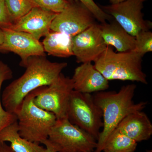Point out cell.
<instances>
[{"label": "cell", "instance_id": "obj_1", "mask_svg": "<svg viewBox=\"0 0 152 152\" xmlns=\"http://www.w3.org/2000/svg\"><path fill=\"white\" fill-rule=\"evenodd\" d=\"M67 66L66 62H52L43 56L30 57L24 74L6 87L1 95L3 107L16 115L28 94L50 84Z\"/></svg>", "mask_w": 152, "mask_h": 152}, {"label": "cell", "instance_id": "obj_2", "mask_svg": "<svg viewBox=\"0 0 152 152\" xmlns=\"http://www.w3.org/2000/svg\"><path fill=\"white\" fill-rule=\"evenodd\" d=\"M137 86L134 84L123 86L118 92H97L94 96L96 104L102 112V131L99 136L94 152H102L109 135L122 120L129 114L141 111L146 107L147 102L135 103L133 100Z\"/></svg>", "mask_w": 152, "mask_h": 152}, {"label": "cell", "instance_id": "obj_3", "mask_svg": "<svg viewBox=\"0 0 152 152\" xmlns=\"http://www.w3.org/2000/svg\"><path fill=\"white\" fill-rule=\"evenodd\" d=\"M143 57L134 51L116 53L111 47L107 46L94 66L108 81H131L147 85V75L142 68Z\"/></svg>", "mask_w": 152, "mask_h": 152}, {"label": "cell", "instance_id": "obj_4", "mask_svg": "<svg viewBox=\"0 0 152 152\" xmlns=\"http://www.w3.org/2000/svg\"><path fill=\"white\" fill-rule=\"evenodd\" d=\"M35 96L34 91L25 98L16 115L20 135L39 144L48 139L57 118L53 113L36 105L34 102Z\"/></svg>", "mask_w": 152, "mask_h": 152}, {"label": "cell", "instance_id": "obj_5", "mask_svg": "<svg viewBox=\"0 0 152 152\" xmlns=\"http://www.w3.org/2000/svg\"><path fill=\"white\" fill-rule=\"evenodd\" d=\"M102 112L95 103L94 96L74 90L67 110V118L73 124L93 136L97 141L103 127Z\"/></svg>", "mask_w": 152, "mask_h": 152}, {"label": "cell", "instance_id": "obj_6", "mask_svg": "<svg viewBox=\"0 0 152 152\" xmlns=\"http://www.w3.org/2000/svg\"><path fill=\"white\" fill-rule=\"evenodd\" d=\"M48 139L58 152H94L97 144L92 136L72 124L67 118L57 119Z\"/></svg>", "mask_w": 152, "mask_h": 152}, {"label": "cell", "instance_id": "obj_7", "mask_svg": "<svg viewBox=\"0 0 152 152\" xmlns=\"http://www.w3.org/2000/svg\"><path fill=\"white\" fill-rule=\"evenodd\" d=\"M74 90L72 79L61 73L50 84L34 90V102L40 108L54 114L57 119L67 118L68 104Z\"/></svg>", "mask_w": 152, "mask_h": 152}, {"label": "cell", "instance_id": "obj_8", "mask_svg": "<svg viewBox=\"0 0 152 152\" xmlns=\"http://www.w3.org/2000/svg\"><path fill=\"white\" fill-rule=\"evenodd\" d=\"M147 0H126L125 1L100 7L129 34L135 37L142 31H150L151 22L145 20L142 10Z\"/></svg>", "mask_w": 152, "mask_h": 152}, {"label": "cell", "instance_id": "obj_9", "mask_svg": "<svg viewBox=\"0 0 152 152\" xmlns=\"http://www.w3.org/2000/svg\"><path fill=\"white\" fill-rule=\"evenodd\" d=\"M95 19L81 3L73 1L57 14L52 22L51 31L74 37L96 23Z\"/></svg>", "mask_w": 152, "mask_h": 152}, {"label": "cell", "instance_id": "obj_10", "mask_svg": "<svg viewBox=\"0 0 152 152\" xmlns=\"http://www.w3.org/2000/svg\"><path fill=\"white\" fill-rule=\"evenodd\" d=\"M4 41L0 44V53L12 52L21 59L20 65L26 67L28 60L34 56H46L42 43L32 36L24 32L3 28Z\"/></svg>", "mask_w": 152, "mask_h": 152}, {"label": "cell", "instance_id": "obj_11", "mask_svg": "<svg viewBox=\"0 0 152 152\" xmlns=\"http://www.w3.org/2000/svg\"><path fill=\"white\" fill-rule=\"evenodd\" d=\"M107 46L102 37L100 26L96 23L73 37V53L78 63L94 62Z\"/></svg>", "mask_w": 152, "mask_h": 152}, {"label": "cell", "instance_id": "obj_12", "mask_svg": "<svg viewBox=\"0 0 152 152\" xmlns=\"http://www.w3.org/2000/svg\"><path fill=\"white\" fill-rule=\"evenodd\" d=\"M58 14L35 7L9 28L28 33L39 40L50 32L52 22Z\"/></svg>", "mask_w": 152, "mask_h": 152}, {"label": "cell", "instance_id": "obj_13", "mask_svg": "<svg viewBox=\"0 0 152 152\" xmlns=\"http://www.w3.org/2000/svg\"><path fill=\"white\" fill-rule=\"evenodd\" d=\"M72 78L74 90L83 94L103 91L109 87V81L91 62L83 63L77 67Z\"/></svg>", "mask_w": 152, "mask_h": 152}, {"label": "cell", "instance_id": "obj_14", "mask_svg": "<svg viewBox=\"0 0 152 152\" xmlns=\"http://www.w3.org/2000/svg\"><path fill=\"white\" fill-rule=\"evenodd\" d=\"M116 129L137 142L149 140L152 135V123L142 111L128 115Z\"/></svg>", "mask_w": 152, "mask_h": 152}, {"label": "cell", "instance_id": "obj_15", "mask_svg": "<svg viewBox=\"0 0 152 152\" xmlns=\"http://www.w3.org/2000/svg\"><path fill=\"white\" fill-rule=\"evenodd\" d=\"M102 35L107 46H113L118 52L133 51L135 37L129 34L116 21L101 24Z\"/></svg>", "mask_w": 152, "mask_h": 152}, {"label": "cell", "instance_id": "obj_16", "mask_svg": "<svg viewBox=\"0 0 152 152\" xmlns=\"http://www.w3.org/2000/svg\"><path fill=\"white\" fill-rule=\"evenodd\" d=\"M73 37L64 33L50 31L42 43L45 53L59 58H69L74 56Z\"/></svg>", "mask_w": 152, "mask_h": 152}, {"label": "cell", "instance_id": "obj_17", "mask_svg": "<svg viewBox=\"0 0 152 152\" xmlns=\"http://www.w3.org/2000/svg\"><path fill=\"white\" fill-rule=\"evenodd\" d=\"M17 121L9 125L0 132V142L10 143L15 152H47L46 148L22 137L19 134Z\"/></svg>", "mask_w": 152, "mask_h": 152}, {"label": "cell", "instance_id": "obj_18", "mask_svg": "<svg viewBox=\"0 0 152 152\" xmlns=\"http://www.w3.org/2000/svg\"><path fill=\"white\" fill-rule=\"evenodd\" d=\"M137 142L116 128L109 135L105 143L104 152H134Z\"/></svg>", "mask_w": 152, "mask_h": 152}, {"label": "cell", "instance_id": "obj_19", "mask_svg": "<svg viewBox=\"0 0 152 152\" xmlns=\"http://www.w3.org/2000/svg\"><path fill=\"white\" fill-rule=\"evenodd\" d=\"M13 77L12 71L7 65L0 60V132L6 127L17 121L16 115L3 107L1 101V89L3 83Z\"/></svg>", "mask_w": 152, "mask_h": 152}, {"label": "cell", "instance_id": "obj_20", "mask_svg": "<svg viewBox=\"0 0 152 152\" xmlns=\"http://www.w3.org/2000/svg\"><path fill=\"white\" fill-rule=\"evenodd\" d=\"M5 2L13 24L37 7L31 0H5Z\"/></svg>", "mask_w": 152, "mask_h": 152}, {"label": "cell", "instance_id": "obj_21", "mask_svg": "<svg viewBox=\"0 0 152 152\" xmlns=\"http://www.w3.org/2000/svg\"><path fill=\"white\" fill-rule=\"evenodd\" d=\"M135 37V48L133 51L143 56L147 53L152 51V33L151 31H142Z\"/></svg>", "mask_w": 152, "mask_h": 152}, {"label": "cell", "instance_id": "obj_22", "mask_svg": "<svg viewBox=\"0 0 152 152\" xmlns=\"http://www.w3.org/2000/svg\"><path fill=\"white\" fill-rule=\"evenodd\" d=\"M69 2L78 1L81 3L93 14L95 19H96L101 23L107 22V21L110 20L112 18L111 16L106 13L95 2L94 0H67Z\"/></svg>", "mask_w": 152, "mask_h": 152}, {"label": "cell", "instance_id": "obj_23", "mask_svg": "<svg viewBox=\"0 0 152 152\" xmlns=\"http://www.w3.org/2000/svg\"><path fill=\"white\" fill-rule=\"evenodd\" d=\"M36 6L47 10L59 13L67 7V0H31Z\"/></svg>", "mask_w": 152, "mask_h": 152}, {"label": "cell", "instance_id": "obj_24", "mask_svg": "<svg viewBox=\"0 0 152 152\" xmlns=\"http://www.w3.org/2000/svg\"><path fill=\"white\" fill-rule=\"evenodd\" d=\"M13 25L10 18L5 0H0V28H9Z\"/></svg>", "mask_w": 152, "mask_h": 152}, {"label": "cell", "instance_id": "obj_25", "mask_svg": "<svg viewBox=\"0 0 152 152\" xmlns=\"http://www.w3.org/2000/svg\"><path fill=\"white\" fill-rule=\"evenodd\" d=\"M42 144L45 146L47 152H58L56 147L48 139L42 142Z\"/></svg>", "mask_w": 152, "mask_h": 152}, {"label": "cell", "instance_id": "obj_26", "mask_svg": "<svg viewBox=\"0 0 152 152\" xmlns=\"http://www.w3.org/2000/svg\"><path fill=\"white\" fill-rule=\"evenodd\" d=\"M0 152H15L5 142H0Z\"/></svg>", "mask_w": 152, "mask_h": 152}, {"label": "cell", "instance_id": "obj_27", "mask_svg": "<svg viewBox=\"0 0 152 152\" xmlns=\"http://www.w3.org/2000/svg\"><path fill=\"white\" fill-rule=\"evenodd\" d=\"M126 0H110L111 4H116L125 1Z\"/></svg>", "mask_w": 152, "mask_h": 152}, {"label": "cell", "instance_id": "obj_28", "mask_svg": "<svg viewBox=\"0 0 152 152\" xmlns=\"http://www.w3.org/2000/svg\"><path fill=\"white\" fill-rule=\"evenodd\" d=\"M4 33L1 29L0 28V44H2L4 41Z\"/></svg>", "mask_w": 152, "mask_h": 152}]
</instances>
